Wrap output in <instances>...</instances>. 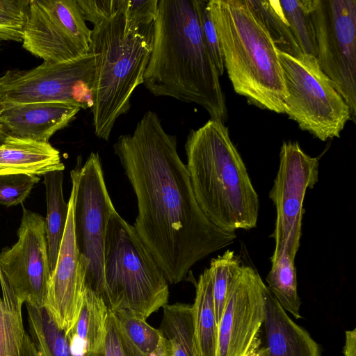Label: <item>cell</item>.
Here are the masks:
<instances>
[{
  "instance_id": "obj_1",
  "label": "cell",
  "mask_w": 356,
  "mask_h": 356,
  "mask_svg": "<svg viewBox=\"0 0 356 356\" xmlns=\"http://www.w3.org/2000/svg\"><path fill=\"white\" fill-rule=\"evenodd\" d=\"M113 151L136 196L133 226L168 283L180 282L195 264L234 242L235 232L216 226L200 209L176 137L156 113H145L133 134L118 138Z\"/></svg>"
},
{
  "instance_id": "obj_2",
  "label": "cell",
  "mask_w": 356,
  "mask_h": 356,
  "mask_svg": "<svg viewBox=\"0 0 356 356\" xmlns=\"http://www.w3.org/2000/svg\"><path fill=\"white\" fill-rule=\"evenodd\" d=\"M143 84L154 96L195 103L211 119H226L219 75L202 35L198 0H159Z\"/></svg>"
},
{
  "instance_id": "obj_3",
  "label": "cell",
  "mask_w": 356,
  "mask_h": 356,
  "mask_svg": "<svg viewBox=\"0 0 356 356\" xmlns=\"http://www.w3.org/2000/svg\"><path fill=\"white\" fill-rule=\"evenodd\" d=\"M185 150L194 195L209 220L229 232L255 227L259 197L223 122L210 119L190 130Z\"/></svg>"
},
{
  "instance_id": "obj_4",
  "label": "cell",
  "mask_w": 356,
  "mask_h": 356,
  "mask_svg": "<svg viewBox=\"0 0 356 356\" xmlns=\"http://www.w3.org/2000/svg\"><path fill=\"white\" fill-rule=\"evenodd\" d=\"M154 24H136L118 9L94 26L88 51L94 58L91 108L95 135L108 140L117 119L131 107L134 90L144 82L152 49Z\"/></svg>"
},
{
  "instance_id": "obj_5",
  "label": "cell",
  "mask_w": 356,
  "mask_h": 356,
  "mask_svg": "<svg viewBox=\"0 0 356 356\" xmlns=\"http://www.w3.org/2000/svg\"><path fill=\"white\" fill-rule=\"evenodd\" d=\"M224 67L249 104L284 113L286 91L277 49L248 0H209Z\"/></svg>"
},
{
  "instance_id": "obj_6",
  "label": "cell",
  "mask_w": 356,
  "mask_h": 356,
  "mask_svg": "<svg viewBox=\"0 0 356 356\" xmlns=\"http://www.w3.org/2000/svg\"><path fill=\"white\" fill-rule=\"evenodd\" d=\"M105 300L110 310H127L147 319L168 304V282L133 225L114 211L104 251Z\"/></svg>"
},
{
  "instance_id": "obj_7",
  "label": "cell",
  "mask_w": 356,
  "mask_h": 356,
  "mask_svg": "<svg viewBox=\"0 0 356 356\" xmlns=\"http://www.w3.org/2000/svg\"><path fill=\"white\" fill-rule=\"evenodd\" d=\"M277 53L286 91L284 113L322 141L340 137L350 111L317 59L304 53Z\"/></svg>"
},
{
  "instance_id": "obj_8",
  "label": "cell",
  "mask_w": 356,
  "mask_h": 356,
  "mask_svg": "<svg viewBox=\"0 0 356 356\" xmlns=\"http://www.w3.org/2000/svg\"><path fill=\"white\" fill-rule=\"evenodd\" d=\"M81 164L79 161L70 172L76 243L79 254L88 263L87 285L103 296L105 238L108 221L115 209L106 188L99 154L91 152L85 163Z\"/></svg>"
},
{
  "instance_id": "obj_9",
  "label": "cell",
  "mask_w": 356,
  "mask_h": 356,
  "mask_svg": "<svg viewBox=\"0 0 356 356\" xmlns=\"http://www.w3.org/2000/svg\"><path fill=\"white\" fill-rule=\"evenodd\" d=\"M316 59L350 111L356 115V1L310 0Z\"/></svg>"
},
{
  "instance_id": "obj_10",
  "label": "cell",
  "mask_w": 356,
  "mask_h": 356,
  "mask_svg": "<svg viewBox=\"0 0 356 356\" xmlns=\"http://www.w3.org/2000/svg\"><path fill=\"white\" fill-rule=\"evenodd\" d=\"M318 179V159L305 153L297 142L283 143L280 165L269 197L276 209L272 237L275 250L270 259L283 252L295 259L300 248L303 201L307 188Z\"/></svg>"
},
{
  "instance_id": "obj_11",
  "label": "cell",
  "mask_w": 356,
  "mask_h": 356,
  "mask_svg": "<svg viewBox=\"0 0 356 356\" xmlns=\"http://www.w3.org/2000/svg\"><path fill=\"white\" fill-rule=\"evenodd\" d=\"M91 33L77 0H31L22 46L44 61L65 62L88 53Z\"/></svg>"
},
{
  "instance_id": "obj_12",
  "label": "cell",
  "mask_w": 356,
  "mask_h": 356,
  "mask_svg": "<svg viewBox=\"0 0 356 356\" xmlns=\"http://www.w3.org/2000/svg\"><path fill=\"white\" fill-rule=\"evenodd\" d=\"M94 76V58L89 52L65 62L44 61L15 72L7 89V104L65 102L91 108Z\"/></svg>"
},
{
  "instance_id": "obj_13",
  "label": "cell",
  "mask_w": 356,
  "mask_h": 356,
  "mask_svg": "<svg viewBox=\"0 0 356 356\" xmlns=\"http://www.w3.org/2000/svg\"><path fill=\"white\" fill-rule=\"evenodd\" d=\"M17 236L0 253V271L24 304L44 307L51 276L45 219L24 208Z\"/></svg>"
},
{
  "instance_id": "obj_14",
  "label": "cell",
  "mask_w": 356,
  "mask_h": 356,
  "mask_svg": "<svg viewBox=\"0 0 356 356\" xmlns=\"http://www.w3.org/2000/svg\"><path fill=\"white\" fill-rule=\"evenodd\" d=\"M266 288L259 273L243 265L218 325L216 356H248L260 346Z\"/></svg>"
},
{
  "instance_id": "obj_15",
  "label": "cell",
  "mask_w": 356,
  "mask_h": 356,
  "mask_svg": "<svg viewBox=\"0 0 356 356\" xmlns=\"http://www.w3.org/2000/svg\"><path fill=\"white\" fill-rule=\"evenodd\" d=\"M67 223L44 307L65 335L76 323L87 287L88 263L79 254L74 227V194L68 201Z\"/></svg>"
},
{
  "instance_id": "obj_16",
  "label": "cell",
  "mask_w": 356,
  "mask_h": 356,
  "mask_svg": "<svg viewBox=\"0 0 356 356\" xmlns=\"http://www.w3.org/2000/svg\"><path fill=\"white\" fill-rule=\"evenodd\" d=\"M80 109L76 104L65 102L7 104L0 115V127L8 136L49 143Z\"/></svg>"
},
{
  "instance_id": "obj_17",
  "label": "cell",
  "mask_w": 356,
  "mask_h": 356,
  "mask_svg": "<svg viewBox=\"0 0 356 356\" xmlns=\"http://www.w3.org/2000/svg\"><path fill=\"white\" fill-rule=\"evenodd\" d=\"M264 330L267 356H321L318 344L296 324L266 286Z\"/></svg>"
},
{
  "instance_id": "obj_18",
  "label": "cell",
  "mask_w": 356,
  "mask_h": 356,
  "mask_svg": "<svg viewBox=\"0 0 356 356\" xmlns=\"http://www.w3.org/2000/svg\"><path fill=\"white\" fill-rule=\"evenodd\" d=\"M108 318L109 308L103 296L87 285L79 318L65 335L72 356L103 353Z\"/></svg>"
},
{
  "instance_id": "obj_19",
  "label": "cell",
  "mask_w": 356,
  "mask_h": 356,
  "mask_svg": "<svg viewBox=\"0 0 356 356\" xmlns=\"http://www.w3.org/2000/svg\"><path fill=\"white\" fill-rule=\"evenodd\" d=\"M64 169L59 151L49 143L8 136L0 144V175L29 174L40 177Z\"/></svg>"
},
{
  "instance_id": "obj_20",
  "label": "cell",
  "mask_w": 356,
  "mask_h": 356,
  "mask_svg": "<svg viewBox=\"0 0 356 356\" xmlns=\"http://www.w3.org/2000/svg\"><path fill=\"white\" fill-rule=\"evenodd\" d=\"M192 314L195 343L198 356H216L218 323L209 268L200 275L195 284Z\"/></svg>"
},
{
  "instance_id": "obj_21",
  "label": "cell",
  "mask_w": 356,
  "mask_h": 356,
  "mask_svg": "<svg viewBox=\"0 0 356 356\" xmlns=\"http://www.w3.org/2000/svg\"><path fill=\"white\" fill-rule=\"evenodd\" d=\"M46 188L47 217L45 229L51 274L54 271L64 234L69 204L63 196V172L55 170L44 176Z\"/></svg>"
},
{
  "instance_id": "obj_22",
  "label": "cell",
  "mask_w": 356,
  "mask_h": 356,
  "mask_svg": "<svg viewBox=\"0 0 356 356\" xmlns=\"http://www.w3.org/2000/svg\"><path fill=\"white\" fill-rule=\"evenodd\" d=\"M159 330L166 339L171 356H198L194 336L192 305L175 302L163 307Z\"/></svg>"
},
{
  "instance_id": "obj_23",
  "label": "cell",
  "mask_w": 356,
  "mask_h": 356,
  "mask_svg": "<svg viewBox=\"0 0 356 356\" xmlns=\"http://www.w3.org/2000/svg\"><path fill=\"white\" fill-rule=\"evenodd\" d=\"M0 356H20L25 334L22 307L24 302L14 293L0 271Z\"/></svg>"
},
{
  "instance_id": "obj_24",
  "label": "cell",
  "mask_w": 356,
  "mask_h": 356,
  "mask_svg": "<svg viewBox=\"0 0 356 356\" xmlns=\"http://www.w3.org/2000/svg\"><path fill=\"white\" fill-rule=\"evenodd\" d=\"M29 335L39 356H72L65 332L44 307L25 303Z\"/></svg>"
},
{
  "instance_id": "obj_25",
  "label": "cell",
  "mask_w": 356,
  "mask_h": 356,
  "mask_svg": "<svg viewBox=\"0 0 356 356\" xmlns=\"http://www.w3.org/2000/svg\"><path fill=\"white\" fill-rule=\"evenodd\" d=\"M271 268L266 280V286L280 305L296 319L301 318V300L297 290L295 259L283 252L270 259Z\"/></svg>"
},
{
  "instance_id": "obj_26",
  "label": "cell",
  "mask_w": 356,
  "mask_h": 356,
  "mask_svg": "<svg viewBox=\"0 0 356 356\" xmlns=\"http://www.w3.org/2000/svg\"><path fill=\"white\" fill-rule=\"evenodd\" d=\"M264 25L277 51L293 56L302 51L281 9L279 1L248 0Z\"/></svg>"
},
{
  "instance_id": "obj_27",
  "label": "cell",
  "mask_w": 356,
  "mask_h": 356,
  "mask_svg": "<svg viewBox=\"0 0 356 356\" xmlns=\"http://www.w3.org/2000/svg\"><path fill=\"white\" fill-rule=\"evenodd\" d=\"M122 337L143 356H154L163 337L159 329L127 310H110Z\"/></svg>"
},
{
  "instance_id": "obj_28",
  "label": "cell",
  "mask_w": 356,
  "mask_h": 356,
  "mask_svg": "<svg viewBox=\"0 0 356 356\" xmlns=\"http://www.w3.org/2000/svg\"><path fill=\"white\" fill-rule=\"evenodd\" d=\"M243 264L234 251L226 250L211 259L209 270L217 323L220 320L231 287L241 272Z\"/></svg>"
},
{
  "instance_id": "obj_29",
  "label": "cell",
  "mask_w": 356,
  "mask_h": 356,
  "mask_svg": "<svg viewBox=\"0 0 356 356\" xmlns=\"http://www.w3.org/2000/svg\"><path fill=\"white\" fill-rule=\"evenodd\" d=\"M279 3L302 51L316 58L317 47L310 15V0H282Z\"/></svg>"
},
{
  "instance_id": "obj_30",
  "label": "cell",
  "mask_w": 356,
  "mask_h": 356,
  "mask_svg": "<svg viewBox=\"0 0 356 356\" xmlns=\"http://www.w3.org/2000/svg\"><path fill=\"white\" fill-rule=\"evenodd\" d=\"M29 0H0V40L22 42Z\"/></svg>"
},
{
  "instance_id": "obj_31",
  "label": "cell",
  "mask_w": 356,
  "mask_h": 356,
  "mask_svg": "<svg viewBox=\"0 0 356 356\" xmlns=\"http://www.w3.org/2000/svg\"><path fill=\"white\" fill-rule=\"evenodd\" d=\"M40 177L29 174L0 175V204L13 207L22 204Z\"/></svg>"
},
{
  "instance_id": "obj_32",
  "label": "cell",
  "mask_w": 356,
  "mask_h": 356,
  "mask_svg": "<svg viewBox=\"0 0 356 356\" xmlns=\"http://www.w3.org/2000/svg\"><path fill=\"white\" fill-rule=\"evenodd\" d=\"M198 15L202 38L216 66L219 76L225 71L222 54L217 31L213 24L207 0H198Z\"/></svg>"
},
{
  "instance_id": "obj_33",
  "label": "cell",
  "mask_w": 356,
  "mask_h": 356,
  "mask_svg": "<svg viewBox=\"0 0 356 356\" xmlns=\"http://www.w3.org/2000/svg\"><path fill=\"white\" fill-rule=\"evenodd\" d=\"M122 5L127 17L134 24H154L159 0H122Z\"/></svg>"
},
{
  "instance_id": "obj_34",
  "label": "cell",
  "mask_w": 356,
  "mask_h": 356,
  "mask_svg": "<svg viewBox=\"0 0 356 356\" xmlns=\"http://www.w3.org/2000/svg\"><path fill=\"white\" fill-rule=\"evenodd\" d=\"M82 16L94 26L108 19L119 8L120 0H77Z\"/></svg>"
},
{
  "instance_id": "obj_35",
  "label": "cell",
  "mask_w": 356,
  "mask_h": 356,
  "mask_svg": "<svg viewBox=\"0 0 356 356\" xmlns=\"http://www.w3.org/2000/svg\"><path fill=\"white\" fill-rule=\"evenodd\" d=\"M86 356H127L110 309L107 336L103 353Z\"/></svg>"
},
{
  "instance_id": "obj_36",
  "label": "cell",
  "mask_w": 356,
  "mask_h": 356,
  "mask_svg": "<svg viewBox=\"0 0 356 356\" xmlns=\"http://www.w3.org/2000/svg\"><path fill=\"white\" fill-rule=\"evenodd\" d=\"M16 72L7 71L0 77V115L7 106L6 92L10 81L13 80Z\"/></svg>"
},
{
  "instance_id": "obj_37",
  "label": "cell",
  "mask_w": 356,
  "mask_h": 356,
  "mask_svg": "<svg viewBox=\"0 0 356 356\" xmlns=\"http://www.w3.org/2000/svg\"><path fill=\"white\" fill-rule=\"evenodd\" d=\"M344 356H356V328L346 331Z\"/></svg>"
},
{
  "instance_id": "obj_38",
  "label": "cell",
  "mask_w": 356,
  "mask_h": 356,
  "mask_svg": "<svg viewBox=\"0 0 356 356\" xmlns=\"http://www.w3.org/2000/svg\"><path fill=\"white\" fill-rule=\"evenodd\" d=\"M20 356H39L27 332H25Z\"/></svg>"
},
{
  "instance_id": "obj_39",
  "label": "cell",
  "mask_w": 356,
  "mask_h": 356,
  "mask_svg": "<svg viewBox=\"0 0 356 356\" xmlns=\"http://www.w3.org/2000/svg\"><path fill=\"white\" fill-rule=\"evenodd\" d=\"M154 356H171L168 343L163 336L160 339Z\"/></svg>"
},
{
  "instance_id": "obj_40",
  "label": "cell",
  "mask_w": 356,
  "mask_h": 356,
  "mask_svg": "<svg viewBox=\"0 0 356 356\" xmlns=\"http://www.w3.org/2000/svg\"><path fill=\"white\" fill-rule=\"evenodd\" d=\"M248 356H267V352L264 346L255 348Z\"/></svg>"
},
{
  "instance_id": "obj_41",
  "label": "cell",
  "mask_w": 356,
  "mask_h": 356,
  "mask_svg": "<svg viewBox=\"0 0 356 356\" xmlns=\"http://www.w3.org/2000/svg\"><path fill=\"white\" fill-rule=\"evenodd\" d=\"M8 136L0 127V144L3 143Z\"/></svg>"
}]
</instances>
